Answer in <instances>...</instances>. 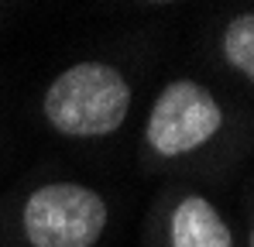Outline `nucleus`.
<instances>
[{
    "mask_svg": "<svg viewBox=\"0 0 254 247\" xmlns=\"http://www.w3.org/2000/svg\"><path fill=\"white\" fill-rule=\"evenodd\" d=\"M130 107L124 76L110 65L83 62L72 65L45 93V114L69 137H100L117 130Z\"/></svg>",
    "mask_w": 254,
    "mask_h": 247,
    "instance_id": "1",
    "label": "nucleus"
},
{
    "mask_svg": "<svg viewBox=\"0 0 254 247\" xmlns=\"http://www.w3.org/2000/svg\"><path fill=\"white\" fill-rule=\"evenodd\" d=\"M103 227V199L72 182L45 185L24 206V230L35 247H93Z\"/></svg>",
    "mask_w": 254,
    "mask_h": 247,
    "instance_id": "2",
    "label": "nucleus"
},
{
    "mask_svg": "<svg viewBox=\"0 0 254 247\" xmlns=\"http://www.w3.org/2000/svg\"><path fill=\"white\" fill-rule=\"evenodd\" d=\"M227 59L244 72V76H254V17L251 14H241L230 28H227Z\"/></svg>",
    "mask_w": 254,
    "mask_h": 247,
    "instance_id": "5",
    "label": "nucleus"
},
{
    "mask_svg": "<svg viewBox=\"0 0 254 247\" xmlns=\"http://www.w3.org/2000/svg\"><path fill=\"white\" fill-rule=\"evenodd\" d=\"M220 127V107L210 93L196 82H172L158 96L151 121H148V141L162 155H186L210 141Z\"/></svg>",
    "mask_w": 254,
    "mask_h": 247,
    "instance_id": "3",
    "label": "nucleus"
},
{
    "mask_svg": "<svg viewBox=\"0 0 254 247\" xmlns=\"http://www.w3.org/2000/svg\"><path fill=\"white\" fill-rule=\"evenodd\" d=\"M172 247H234L227 223L206 199L192 196L172 216Z\"/></svg>",
    "mask_w": 254,
    "mask_h": 247,
    "instance_id": "4",
    "label": "nucleus"
}]
</instances>
